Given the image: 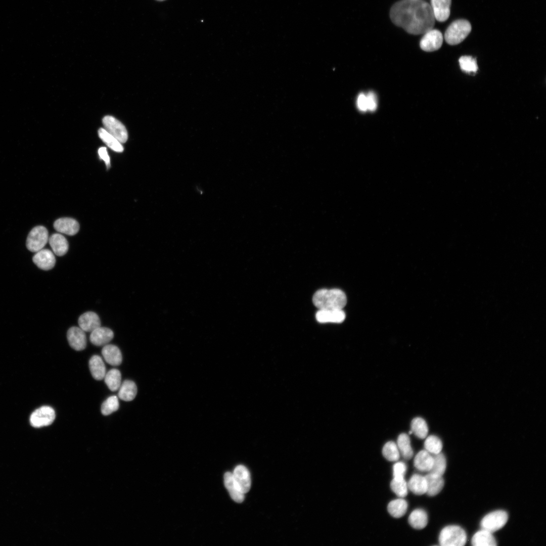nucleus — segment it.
<instances>
[{
  "label": "nucleus",
  "mask_w": 546,
  "mask_h": 546,
  "mask_svg": "<svg viewBox=\"0 0 546 546\" xmlns=\"http://www.w3.org/2000/svg\"><path fill=\"white\" fill-rule=\"evenodd\" d=\"M79 327L84 332H91L101 326L98 315L93 311H87L81 314L78 321Z\"/></svg>",
  "instance_id": "obj_17"
},
{
  "label": "nucleus",
  "mask_w": 546,
  "mask_h": 546,
  "mask_svg": "<svg viewBox=\"0 0 546 546\" xmlns=\"http://www.w3.org/2000/svg\"><path fill=\"white\" fill-rule=\"evenodd\" d=\"M408 489L417 495L426 493L427 481L425 476L420 474H414L407 482Z\"/></svg>",
  "instance_id": "obj_24"
},
{
  "label": "nucleus",
  "mask_w": 546,
  "mask_h": 546,
  "mask_svg": "<svg viewBox=\"0 0 546 546\" xmlns=\"http://www.w3.org/2000/svg\"><path fill=\"white\" fill-rule=\"evenodd\" d=\"M106 384L112 391L119 389L121 384V375L120 371L113 369L108 371L104 377Z\"/></svg>",
  "instance_id": "obj_31"
},
{
  "label": "nucleus",
  "mask_w": 546,
  "mask_h": 546,
  "mask_svg": "<svg viewBox=\"0 0 546 546\" xmlns=\"http://www.w3.org/2000/svg\"><path fill=\"white\" fill-rule=\"evenodd\" d=\"M312 302L318 309H343L346 304L347 297L340 289H322L314 294Z\"/></svg>",
  "instance_id": "obj_2"
},
{
  "label": "nucleus",
  "mask_w": 546,
  "mask_h": 546,
  "mask_svg": "<svg viewBox=\"0 0 546 546\" xmlns=\"http://www.w3.org/2000/svg\"><path fill=\"white\" fill-rule=\"evenodd\" d=\"M137 393V387L134 382L125 380L119 388L118 397L122 400L129 401L133 400Z\"/></svg>",
  "instance_id": "obj_27"
},
{
  "label": "nucleus",
  "mask_w": 546,
  "mask_h": 546,
  "mask_svg": "<svg viewBox=\"0 0 546 546\" xmlns=\"http://www.w3.org/2000/svg\"><path fill=\"white\" fill-rule=\"evenodd\" d=\"M89 368L93 377L97 380H101L106 375V367L101 357L93 355L89 361Z\"/></svg>",
  "instance_id": "obj_25"
},
{
  "label": "nucleus",
  "mask_w": 546,
  "mask_h": 546,
  "mask_svg": "<svg viewBox=\"0 0 546 546\" xmlns=\"http://www.w3.org/2000/svg\"><path fill=\"white\" fill-rule=\"evenodd\" d=\"M156 1H159V2H162V1H164L165 0H156Z\"/></svg>",
  "instance_id": "obj_43"
},
{
  "label": "nucleus",
  "mask_w": 546,
  "mask_h": 546,
  "mask_svg": "<svg viewBox=\"0 0 546 546\" xmlns=\"http://www.w3.org/2000/svg\"><path fill=\"white\" fill-rule=\"evenodd\" d=\"M67 340L70 346L74 349L80 351L84 349L86 345L85 332L80 327H72L67 332Z\"/></svg>",
  "instance_id": "obj_10"
},
{
  "label": "nucleus",
  "mask_w": 546,
  "mask_h": 546,
  "mask_svg": "<svg viewBox=\"0 0 546 546\" xmlns=\"http://www.w3.org/2000/svg\"><path fill=\"white\" fill-rule=\"evenodd\" d=\"M49 244L55 254L61 256L68 251L69 245L67 240L60 234H54L49 238Z\"/></svg>",
  "instance_id": "obj_20"
},
{
  "label": "nucleus",
  "mask_w": 546,
  "mask_h": 546,
  "mask_svg": "<svg viewBox=\"0 0 546 546\" xmlns=\"http://www.w3.org/2000/svg\"><path fill=\"white\" fill-rule=\"evenodd\" d=\"M54 409L49 406H43L34 411L30 416L31 425L35 428H39L51 425L55 419Z\"/></svg>",
  "instance_id": "obj_8"
},
{
  "label": "nucleus",
  "mask_w": 546,
  "mask_h": 546,
  "mask_svg": "<svg viewBox=\"0 0 546 546\" xmlns=\"http://www.w3.org/2000/svg\"><path fill=\"white\" fill-rule=\"evenodd\" d=\"M234 479L240 490L245 494L251 487L250 475L248 469L243 465L237 466L232 473Z\"/></svg>",
  "instance_id": "obj_13"
},
{
  "label": "nucleus",
  "mask_w": 546,
  "mask_h": 546,
  "mask_svg": "<svg viewBox=\"0 0 546 546\" xmlns=\"http://www.w3.org/2000/svg\"><path fill=\"white\" fill-rule=\"evenodd\" d=\"M384 457L390 462L397 461L400 458V452L397 444L393 441L386 442L382 448Z\"/></svg>",
  "instance_id": "obj_35"
},
{
  "label": "nucleus",
  "mask_w": 546,
  "mask_h": 546,
  "mask_svg": "<svg viewBox=\"0 0 546 546\" xmlns=\"http://www.w3.org/2000/svg\"><path fill=\"white\" fill-rule=\"evenodd\" d=\"M407 468L405 464L402 462H397L393 466V476L394 479L404 478Z\"/></svg>",
  "instance_id": "obj_39"
},
{
  "label": "nucleus",
  "mask_w": 546,
  "mask_h": 546,
  "mask_svg": "<svg viewBox=\"0 0 546 546\" xmlns=\"http://www.w3.org/2000/svg\"><path fill=\"white\" fill-rule=\"evenodd\" d=\"M33 262L39 268L48 270L54 267L56 259L53 252L47 249H42L36 252L33 257Z\"/></svg>",
  "instance_id": "obj_11"
},
{
  "label": "nucleus",
  "mask_w": 546,
  "mask_h": 546,
  "mask_svg": "<svg viewBox=\"0 0 546 546\" xmlns=\"http://www.w3.org/2000/svg\"><path fill=\"white\" fill-rule=\"evenodd\" d=\"M104 129L121 143L126 142L128 133L124 125L115 117L107 115L102 120Z\"/></svg>",
  "instance_id": "obj_7"
},
{
  "label": "nucleus",
  "mask_w": 546,
  "mask_h": 546,
  "mask_svg": "<svg viewBox=\"0 0 546 546\" xmlns=\"http://www.w3.org/2000/svg\"><path fill=\"white\" fill-rule=\"evenodd\" d=\"M459 62L461 69L466 73H476L478 70L476 60L471 56H462L459 59Z\"/></svg>",
  "instance_id": "obj_37"
},
{
  "label": "nucleus",
  "mask_w": 546,
  "mask_h": 546,
  "mask_svg": "<svg viewBox=\"0 0 546 546\" xmlns=\"http://www.w3.org/2000/svg\"><path fill=\"white\" fill-rule=\"evenodd\" d=\"M55 229L58 232L68 235H75L79 230V224L74 219L68 217L60 218L54 223Z\"/></svg>",
  "instance_id": "obj_16"
},
{
  "label": "nucleus",
  "mask_w": 546,
  "mask_h": 546,
  "mask_svg": "<svg viewBox=\"0 0 546 546\" xmlns=\"http://www.w3.org/2000/svg\"><path fill=\"white\" fill-rule=\"evenodd\" d=\"M433 456L425 449L418 452L414 460V465L422 472H429L433 464Z\"/></svg>",
  "instance_id": "obj_21"
},
{
  "label": "nucleus",
  "mask_w": 546,
  "mask_h": 546,
  "mask_svg": "<svg viewBox=\"0 0 546 546\" xmlns=\"http://www.w3.org/2000/svg\"><path fill=\"white\" fill-rule=\"evenodd\" d=\"M397 446L403 459L410 460L413 456V450L411 445V440L406 433L400 434L397 438Z\"/></svg>",
  "instance_id": "obj_28"
},
{
  "label": "nucleus",
  "mask_w": 546,
  "mask_h": 546,
  "mask_svg": "<svg viewBox=\"0 0 546 546\" xmlns=\"http://www.w3.org/2000/svg\"><path fill=\"white\" fill-rule=\"evenodd\" d=\"M433 464L429 473L442 476L446 467V460L444 455L440 452L433 456Z\"/></svg>",
  "instance_id": "obj_33"
},
{
  "label": "nucleus",
  "mask_w": 546,
  "mask_h": 546,
  "mask_svg": "<svg viewBox=\"0 0 546 546\" xmlns=\"http://www.w3.org/2000/svg\"><path fill=\"white\" fill-rule=\"evenodd\" d=\"M119 408L118 397L115 396L109 397L105 400L101 406V412L103 415L107 416L116 411Z\"/></svg>",
  "instance_id": "obj_38"
},
{
  "label": "nucleus",
  "mask_w": 546,
  "mask_h": 546,
  "mask_svg": "<svg viewBox=\"0 0 546 546\" xmlns=\"http://www.w3.org/2000/svg\"><path fill=\"white\" fill-rule=\"evenodd\" d=\"M471 543L474 546H495L496 541L492 533L481 529L473 536Z\"/></svg>",
  "instance_id": "obj_22"
},
{
  "label": "nucleus",
  "mask_w": 546,
  "mask_h": 546,
  "mask_svg": "<svg viewBox=\"0 0 546 546\" xmlns=\"http://www.w3.org/2000/svg\"><path fill=\"white\" fill-rule=\"evenodd\" d=\"M47 229L43 226L33 228L29 232L26 240L27 249L33 252H36L43 249L49 241Z\"/></svg>",
  "instance_id": "obj_5"
},
{
  "label": "nucleus",
  "mask_w": 546,
  "mask_h": 546,
  "mask_svg": "<svg viewBox=\"0 0 546 546\" xmlns=\"http://www.w3.org/2000/svg\"><path fill=\"white\" fill-rule=\"evenodd\" d=\"M390 17L396 26L408 33L418 35L433 28L435 19L430 4L422 0H402L395 3Z\"/></svg>",
  "instance_id": "obj_1"
},
{
  "label": "nucleus",
  "mask_w": 546,
  "mask_h": 546,
  "mask_svg": "<svg viewBox=\"0 0 546 546\" xmlns=\"http://www.w3.org/2000/svg\"><path fill=\"white\" fill-rule=\"evenodd\" d=\"M411 431L417 437L420 439L425 438L428 433L427 424L422 418H415L411 422Z\"/></svg>",
  "instance_id": "obj_32"
},
{
  "label": "nucleus",
  "mask_w": 546,
  "mask_h": 546,
  "mask_svg": "<svg viewBox=\"0 0 546 546\" xmlns=\"http://www.w3.org/2000/svg\"><path fill=\"white\" fill-rule=\"evenodd\" d=\"M471 28L470 23L467 20H456L446 29L444 33L445 40L450 45L458 44L467 37Z\"/></svg>",
  "instance_id": "obj_4"
},
{
  "label": "nucleus",
  "mask_w": 546,
  "mask_h": 546,
  "mask_svg": "<svg viewBox=\"0 0 546 546\" xmlns=\"http://www.w3.org/2000/svg\"><path fill=\"white\" fill-rule=\"evenodd\" d=\"M345 317L343 309H318L315 314L317 321L321 323H341Z\"/></svg>",
  "instance_id": "obj_12"
},
{
  "label": "nucleus",
  "mask_w": 546,
  "mask_h": 546,
  "mask_svg": "<svg viewBox=\"0 0 546 546\" xmlns=\"http://www.w3.org/2000/svg\"><path fill=\"white\" fill-rule=\"evenodd\" d=\"M427 481L426 493L432 496L438 494L442 489L444 481L442 476L429 473L425 476Z\"/></svg>",
  "instance_id": "obj_23"
},
{
  "label": "nucleus",
  "mask_w": 546,
  "mask_h": 546,
  "mask_svg": "<svg viewBox=\"0 0 546 546\" xmlns=\"http://www.w3.org/2000/svg\"><path fill=\"white\" fill-rule=\"evenodd\" d=\"M98 154L100 158L103 160L108 168L110 166V159L108 154L107 148L106 147H101L98 150Z\"/></svg>",
  "instance_id": "obj_42"
},
{
  "label": "nucleus",
  "mask_w": 546,
  "mask_h": 546,
  "mask_svg": "<svg viewBox=\"0 0 546 546\" xmlns=\"http://www.w3.org/2000/svg\"><path fill=\"white\" fill-rule=\"evenodd\" d=\"M408 521L410 525L414 528L422 529L427 525L428 521L427 513L423 509H415L410 514Z\"/></svg>",
  "instance_id": "obj_26"
},
{
  "label": "nucleus",
  "mask_w": 546,
  "mask_h": 546,
  "mask_svg": "<svg viewBox=\"0 0 546 546\" xmlns=\"http://www.w3.org/2000/svg\"><path fill=\"white\" fill-rule=\"evenodd\" d=\"M451 0H431V7L435 20L444 22L450 15Z\"/></svg>",
  "instance_id": "obj_14"
},
{
  "label": "nucleus",
  "mask_w": 546,
  "mask_h": 546,
  "mask_svg": "<svg viewBox=\"0 0 546 546\" xmlns=\"http://www.w3.org/2000/svg\"><path fill=\"white\" fill-rule=\"evenodd\" d=\"M508 520V514L504 510H496L486 515L481 520L482 529L491 533L503 527Z\"/></svg>",
  "instance_id": "obj_6"
},
{
  "label": "nucleus",
  "mask_w": 546,
  "mask_h": 546,
  "mask_svg": "<svg viewBox=\"0 0 546 546\" xmlns=\"http://www.w3.org/2000/svg\"><path fill=\"white\" fill-rule=\"evenodd\" d=\"M114 337L113 332L107 327H99L91 332L89 339L96 346H104Z\"/></svg>",
  "instance_id": "obj_15"
},
{
  "label": "nucleus",
  "mask_w": 546,
  "mask_h": 546,
  "mask_svg": "<svg viewBox=\"0 0 546 546\" xmlns=\"http://www.w3.org/2000/svg\"><path fill=\"white\" fill-rule=\"evenodd\" d=\"M390 487L393 492L399 497H404L407 494V484L404 478L399 479L393 478L390 482Z\"/></svg>",
  "instance_id": "obj_36"
},
{
  "label": "nucleus",
  "mask_w": 546,
  "mask_h": 546,
  "mask_svg": "<svg viewBox=\"0 0 546 546\" xmlns=\"http://www.w3.org/2000/svg\"><path fill=\"white\" fill-rule=\"evenodd\" d=\"M407 507V502L402 498H399L391 501L388 504L387 509L392 517L398 518L405 514Z\"/></svg>",
  "instance_id": "obj_29"
},
{
  "label": "nucleus",
  "mask_w": 546,
  "mask_h": 546,
  "mask_svg": "<svg viewBox=\"0 0 546 546\" xmlns=\"http://www.w3.org/2000/svg\"><path fill=\"white\" fill-rule=\"evenodd\" d=\"M441 32L437 29H431L425 33L420 42L422 50L426 52H433L440 49L443 42Z\"/></svg>",
  "instance_id": "obj_9"
},
{
  "label": "nucleus",
  "mask_w": 546,
  "mask_h": 546,
  "mask_svg": "<svg viewBox=\"0 0 546 546\" xmlns=\"http://www.w3.org/2000/svg\"><path fill=\"white\" fill-rule=\"evenodd\" d=\"M467 539V534L463 528L458 525H448L440 531L438 541L442 546H463Z\"/></svg>",
  "instance_id": "obj_3"
},
{
  "label": "nucleus",
  "mask_w": 546,
  "mask_h": 546,
  "mask_svg": "<svg viewBox=\"0 0 546 546\" xmlns=\"http://www.w3.org/2000/svg\"><path fill=\"white\" fill-rule=\"evenodd\" d=\"M367 109L370 111H375L377 107V100L376 94L373 92H370L366 95Z\"/></svg>",
  "instance_id": "obj_40"
},
{
  "label": "nucleus",
  "mask_w": 546,
  "mask_h": 546,
  "mask_svg": "<svg viewBox=\"0 0 546 546\" xmlns=\"http://www.w3.org/2000/svg\"><path fill=\"white\" fill-rule=\"evenodd\" d=\"M425 449L432 454H436L441 452L442 443L439 437L435 435L428 436L424 442Z\"/></svg>",
  "instance_id": "obj_34"
},
{
  "label": "nucleus",
  "mask_w": 546,
  "mask_h": 546,
  "mask_svg": "<svg viewBox=\"0 0 546 546\" xmlns=\"http://www.w3.org/2000/svg\"><path fill=\"white\" fill-rule=\"evenodd\" d=\"M102 355L105 361L109 364L117 366L122 362V357L119 348L112 344H106L102 350Z\"/></svg>",
  "instance_id": "obj_19"
},
{
  "label": "nucleus",
  "mask_w": 546,
  "mask_h": 546,
  "mask_svg": "<svg viewBox=\"0 0 546 546\" xmlns=\"http://www.w3.org/2000/svg\"><path fill=\"white\" fill-rule=\"evenodd\" d=\"M356 104L359 111L361 112H366L367 111L366 95L363 93L359 94L357 98Z\"/></svg>",
  "instance_id": "obj_41"
},
{
  "label": "nucleus",
  "mask_w": 546,
  "mask_h": 546,
  "mask_svg": "<svg viewBox=\"0 0 546 546\" xmlns=\"http://www.w3.org/2000/svg\"><path fill=\"white\" fill-rule=\"evenodd\" d=\"M98 134L104 143L112 150L117 152H122L123 151L121 143L104 128H100L99 129Z\"/></svg>",
  "instance_id": "obj_30"
},
{
  "label": "nucleus",
  "mask_w": 546,
  "mask_h": 546,
  "mask_svg": "<svg viewBox=\"0 0 546 546\" xmlns=\"http://www.w3.org/2000/svg\"><path fill=\"white\" fill-rule=\"evenodd\" d=\"M224 483L231 498L236 502L241 503L244 499V493L235 482L232 473L228 472L224 475Z\"/></svg>",
  "instance_id": "obj_18"
}]
</instances>
